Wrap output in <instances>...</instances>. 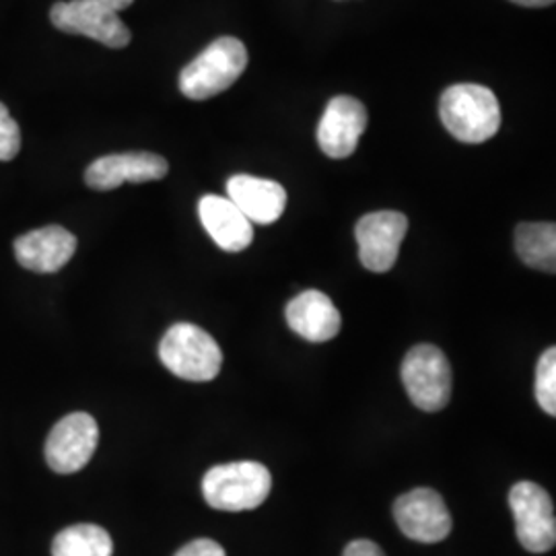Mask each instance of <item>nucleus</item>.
I'll use <instances>...</instances> for the list:
<instances>
[{
	"label": "nucleus",
	"instance_id": "f257e3e1",
	"mask_svg": "<svg viewBox=\"0 0 556 556\" xmlns=\"http://www.w3.org/2000/svg\"><path fill=\"white\" fill-rule=\"evenodd\" d=\"M439 116L445 130L466 144L493 139L501 128V105L495 93L475 83H462L443 91Z\"/></svg>",
	"mask_w": 556,
	"mask_h": 556
},
{
	"label": "nucleus",
	"instance_id": "1a4fd4ad",
	"mask_svg": "<svg viewBox=\"0 0 556 556\" xmlns=\"http://www.w3.org/2000/svg\"><path fill=\"white\" fill-rule=\"evenodd\" d=\"M406 231L408 219L396 211H379L365 215L355 229L361 264L371 273L392 270Z\"/></svg>",
	"mask_w": 556,
	"mask_h": 556
},
{
	"label": "nucleus",
	"instance_id": "2eb2a0df",
	"mask_svg": "<svg viewBox=\"0 0 556 556\" xmlns=\"http://www.w3.org/2000/svg\"><path fill=\"white\" fill-rule=\"evenodd\" d=\"M289 328L309 342H328L340 332V312L326 293L309 289L291 299L285 309Z\"/></svg>",
	"mask_w": 556,
	"mask_h": 556
},
{
	"label": "nucleus",
	"instance_id": "f8f14e48",
	"mask_svg": "<svg viewBox=\"0 0 556 556\" xmlns=\"http://www.w3.org/2000/svg\"><path fill=\"white\" fill-rule=\"evenodd\" d=\"M167 172V161L155 153H119L93 161L85 172V181L93 190L108 192L124 181L144 184L165 178Z\"/></svg>",
	"mask_w": 556,
	"mask_h": 556
},
{
	"label": "nucleus",
	"instance_id": "7ed1b4c3",
	"mask_svg": "<svg viewBox=\"0 0 556 556\" xmlns=\"http://www.w3.org/2000/svg\"><path fill=\"white\" fill-rule=\"evenodd\" d=\"M248 50L238 38L213 41L179 73V91L188 100L204 101L227 91L243 75Z\"/></svg>",
	"mask_w": 556,
	"mask_h": 556
},
{
	"label": "nucleus",
	"instance_id": "20e7f679",
	"mask_svg": "<svg viewBox=\"0 0 556 556\" xmlns=\"http://www.w3.org/2000/svg\"><path fill=\"white\" fill-rule=\"evenodd\" d=\"M160 358L176 378L186 381H213L223 365L217 340L188 321L172 326L161 338Z\"/></svg>",
	"mask_w": 556,
	"mask_h": 556
},
{
	"label": "nucleus",
	"instance_id": "6ab92c4d",
	"mask_svg": "<svg viewBox=\"0 0 556 556\" xmlns=\"http://www.w3.org/2000/svg\"><path fill=\"white\" fill-rule=\"evenodd\" d=\"M536 400L540 408L555 417L556 415V351L551 346L538 361Z\"/></svg>",
	"mask_w": 556,
	"mask_h": 556
},
{
	"label": "nucleus",
	"instance_id": "aec40b11",
	"mask_svg": "<svg viewBox=\"0 0 556 556\" xmlns=\"http://www.w3.org/2000/svg\"><path fill=\"white\" fill-rule=\"evenodd\" d=\"M20 124L11 118L9 108L0 101V161L15 160L20 155Z\"/></svg>",
	"mask_w": 556,
	"mask_h": 556
},
{
	"label": "nucleus",
	"instance_id": "f3484780",
	"mask_svg": "<svg viewBox=\"0 0 556 556\" xmlns=\"http://www.w3.org/2000/svg\"><path fill=\"white\" fill-rule=\"evenodd\" d=\"M516 250L526 266L555 275V223H521L516 229Z\"/></svg>",
	"mask_w": 556,
	"mask_h": 556
},
{
	"label": "nucleus",
	"instance_id": "dca6fc26",
	"mask_svg": "<svg viewBox=\"0 0 556 556\" xmlns=\"http://www.w3.org/2000/svg\"><path fill=\"white\" fill-rule=\"evenodd\" d=\"M202 227L225 252H243L254 241V227L238 206L225 197L208 194L199 202Z\"/></svg>",
	"mask_w": 556,
	"mask_h": 556
},
{
	"label": "nucleus",
	"instance_id": "0eeeda50",
	"mask_svg": "<svg viewBox=\"0 0 556 556\" xmlns=\"http://www.w3.org/2000/svg\"><path fill=\"white\" fill-rule=\"evenodd\" d=\"M54 27L71 34L100 41L108 48H126L132 36L118 13L96 0H68L56 2L50 11Z\"/></svg>",
	"mask_w": 556,
	"mask_h": 556
},
{
	"label": "nucleus",
	"instance_id": "6e6552de",
	"mask_svg": "<svg viewBox=\"0 0 556 556\" xmlns=\"http://www.w3.org/2000/svg\"><path fill=\"white\" fill-rule=\"evenodd\" d=\"M100 427L87 413H73L56 422L46 439V462L59 475L83 470L98 450Z\"/></svg>",
	"mask_w": 556,
	"mask_h": 556
},
{
	"label": "nucleus",
	"instance_id": "9b49d317",
	"mask_svg": "<svg viewBox=\"0 0 556 556\" xmlns=\"http://www.w3.org/2000/svg\"><path fill=\"white\" fill-rule=\"evenodd\" d=\"M367 128V110L361 101L349 96H338L328 103L319 119V149L332 157L344 160L357 151L358 140Z\"/></svg>",
	"mask_w": 556,
	"mask_h": 556
},
{
	"label": "nucleus",
	"instance_id": "4be33fe9",
	"mask_svg": "<svg viewBox=\"0 0 556 556\" xmlns=\"http://www.w3.org/2000/svg\"><path fill=\"white\" fill-rule=\"evenodd\" d=\"M342 556H386L376 542L371 540H355L344 548Z\"/></svg>",
	"mask_w": 556,
	"mask_h": 556
},
{
	"label": "nucleus",
	"instance_id": "a211bd4d",
	"mask_svg": "<svg viewBox=\"0 0 556 556\" xmlns=\"http://www.w3.org/2000/svg\"><path fill=\"white\" fill-rule=\"evenodd\" d=\"M114 542L93 523H79L62 530L52 542V556H112Z\"/></svg>",
	"mask_w": 556,
	"mask_h": 556
},
{
	"label": "nucleus",
	"instance_id": "ddd939ff",
	"mask_svg": "<svg viewBox=\"0 0 556 556\" xmlns=\"http://www.w3.org/2000/svg\"><path fill=\"white\" fill-rule=\"evenodd\" d=\"M77 252V238L59 225H48L15 239V258L23 268L50 275L64 268Z\"/></svg>",
	"mask_w": 556,
	"mask_h": 556
},
{
	"label": "nucleus",
	"instance_id": "f03ea898",
	"mask_svg": "<svg viewBox=\"0 0 556 556\" xmlns=\"http://www.w3.org/2000/svg\"><path fill=\"white\" fill-rule=\"evenodd\" d=\"M273 489V477L260 462H231L211 468L202 478V495L217 511H250L260 507Z\"/></svg>",
	"mask_w": 556,
	"mask_h": 556
},
{
	"label": "nucleus",
	"instance_id": "4468645a",
	"mask_svg": "<svg viewBox=\"0 0 556 556\" xmlns=\"http://www.w3.org/2000/svg\"><path fill=\"white\" fill-rule=\"evenodd\" d=\"M227 199L231 200L250 223L270 225L287 208V190L275 179L239 174L227 181Z\"/></svg>",
	"mask_w": 556,
	"mask_h": 556
},
{
	"label": "nucleus",
	"instance_id": "b1692460",
	"mask_svg": "<svg viewBox=\"0 0 556 556\" xmlns=\"http://www.w3.org/2000/svg\"><path fill=\"white\" fill-rule=\"evenodd\" d=\"M511 2H516V4H521V7H548V4H555V0H511Z\"/></svg>",
	"mask_w": 556,
	"mask_h": 556
},
{
	"label": "nucleus",
	"instance_id": "412c9836",
	"mask_svg": "<svg viewBox=\"0 0 556 556\" xmlns=\"http://www.w3.org/2000/svg\"><path fill=\"white\" fill-rule=\"evenodd\" d=\"M176 556H227L223 546L217 544L215 540H208V538H200L194 540L186 546H181Z\"/></svg>",
	"mask_w": 556,
	"mask_h": 556
},
{
	"label": "nucleus",
	"instance_id": "423d86ee",
	"mask_svg": "<svg viewBox=\"0 0 556 556\" xmlns=\"http://www.w3.org/2000/svg\"><path fill=\"white\" fill-rule=\"evenodd\" d=\"M509 507L516 519L517 538L526 551L542 555L555 548V505L540 484L530 480L517 482L509 491Z\"/></svg>",
	"mask_w": 556,
	"mask_h": 556
},
{
	"label": "nucleus",
	"instance_id": "39448f33",
	"mask_svg": "<svg viewBox=\"0 0 556 556\" xmlns=\"http://www.w3.org/2000/svg\"><path fill=\"white\" fill-rule=\"evenodd\" d=\"M402 381L410 402L425 413H438L452 397L450 361L433 344H418L408 351L402 363Z\"/></svg>",
	"mask_w": 556,
	"mask_h": 556
},
{
	"label": "nucleus",
	"instance_id": "5701e85b",
	"mask_svg": "<svg viewBox=\"0 0 556 556\" xmlns=\"http://www.w3.org/2000/svg\"><path fill=\"white\" fill-rule=\"evenodd\" d=\"M96 2H100L103 7H108V9H112V11H124V9H128L135 0H96Z\"/></svg>",
	"mask_w": 556,
	"mask_h": 556
},
{
	"label": "nucleus",
	"instance_id": "9d476101",
	"mask_svg": "<svg viewBox=\"0 0 556 556\" xmlns=\"http://www.w3.org/2000/svg\"><path fill=\"white\" fill-rule=\"evenodd\" d=\"M394 519L404 536L422 544H438L452 532V516L433 489H415L394 503Z\"/></svg>",
	"mask_w": 556,
	"mask_h": 556
}]
</instances>
